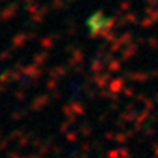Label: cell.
<instances>
[{"label":"cell","mask_w":158,"mask_h":158,"mask_svg":"<svg viewBox=\"0 0 158 158\" xmlns=\"http://www.w3.org/2000/svg\"><path fill=\"white\" fill-rule=\"evenodd\" d=\"M101 21H106L103 14H97V15L94 14L92 18L87 19V27L93 33H98L100 29H106L107 28V22H101Z\"/></svg>","instance_id":"6da1fadb"}]
</instances>
